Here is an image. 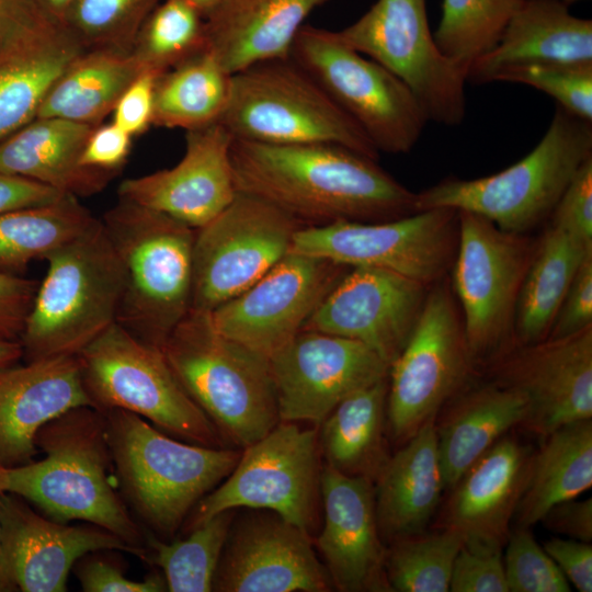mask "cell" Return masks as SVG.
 I'll return each mask as SVG.
<instances>
[{"instance_id": "5b68a950", "label": "cell", "mask_w": 592, "mask_h": 592, "mask_svg": "<svg viewBox=\"0 0 592 592\" xmlns=\"http://www.w3.org/2000/svg\"><path fill=\"white\" fill-rule=\"evenodd\" d=\"M160 349L223 440L244 448L281 422L267 358L217 331L209 312L191 309Z\"/></svg>"}, {"instance_id": "be15d7a7", "label": "cell", "mask_w": 592, "mask_h": 592, "mask_svg": "<svg viewBox=\"0 0 592 592\" xmlns=\"http://www.w3.org/2000/svg\"><path fill=\"white\" fill-rule=\"evenodd\" d=\"M580 1H584V0H565V2H566L568 5H571V4L577 3V2H580Z\"/></svg>"}, {"instance_id": "7a4b0ae2", "label": "cell", "mask_w": 592, "mask_h": 592, "mask_svg": "<svg viewBox=\"0 0 592 592\" xmlns=\"http://www.w3.org/2000/svg\"><path fill=\"white\" fill-rule=\"evenodd\" d=\"M39 460L1 467L0 491L12 493L62 523L100 526L147 561L145 531L117 491L104 413L77 407L44 424L35 439Z\"/></svg>"}, {"instance_id": "6da1fadb", "label": "cell", "mask_w": 592, "mask_h": 592, "mask_svg": "<svg viewBox=\"0 0 592 592\" xmlns=\"http://www.w3.org/2000/svg\"><path fill=\"white\" fill-rule=\"evenodd\" d=\"M230 157L237 192L274 205L304 227L386 221L418 212L417 193L377 159L341 145L234 139Z\"/></svg>"}, {"instance_id": "9f6ffc18", "label": "cell", "mask_w": 592, "mask_h": 592, "mask_svg": "<svg viewBox=\"0 0 592 592\" xmlns=\"http://www.w3.org/2000/svg\"><path fill=\"white\" fill-rule=\"evenodd\" d=\"M555 534L565 535L587 543L592 540V499L578 498L553 505L540 522Z\"/></svg>"}, {"instance_id": "f907efd6", "label": "cell", "mask_w": 592, "mask_h": 592, "mask_svg": "<svg viewBox=\"0 0 592 592\" xmlns=\"http://www.w3.org/2000/svg\"><path fill=\"white\" fill-rule=\"evenodd\" d=\"M592 327V255L576 273L546 339H558Z\"/></svg>"}, {"instance_id": "b9f144b4", "label": "cell", "mask_w": 592, "mask_h": 592, "mask_svg": "<svg viewBox=\"0 0 592 592\" xmlns=\"http://www.w3.org/2000/svg\"><path fill=\"white\" fill-rule=\"evenodd\" d=\"M522 0H443L433 33L441 53L463 68L499 42Z\"/></svg>"}, {"instance_id": "74e56055", "label": "cell", "mask_w": 592, "mask_h": 592, "mask_svg": "<svg viewBox=\"0 0 592 592\" xmlns=\"http://www.w3.org/2000/svg\"><path fill=\"white\" fill-rule=\"evenodd\" d=\"M78 197L0 213V273L20 275L29 264L83 232L94 220Z\"/></svg>"}, {"instance_id": "5bb4252c", "label": "cell", "mask_w": 592, "mask_h": 592, "mask_svg": "<svg viewBox=\"0 0 592 592\" xmlns=\"http://www.w3.org/2000/svg\"><path fill=\"white\" fill-rule=\"evenodd\" d=\"M457 240L458 213L441 207L386 221L303 227L294 235L291 253L386 270L432 286L452 267Z\"/></svg>"}, {"instance_id": "f6af8a7d", "label": "cell", "mask_w": 592, "mask_h": 592, "mask_svg": "<svg viewBox=\"0 0 592 592\" xmlns=\"http://www.w3.org/2000/svg\"><path fill=\"white\" fill-rule=\"evenodd\" d=\"M509 592H569L571 585L534 537L531 527L514 526L504 545Z\"/></svg>"}, {"instance_id": "7bdbcfd3", "label": "cell", "mask_w": 592, "mask_h": 592, "mask_svg": "<svg viewBox=\"0 0 592 592\" xmlns=\"http://www.w3.org/2000/svg\"><path fill=\"white\" fill-rule=\"evenodd\" d=\"M161 0H75L62 27L83 50L132 52L137 33Z\"/></svg>"}, {"instance_id": "8992f818", "label": "cell", "mask_w": 592, "mask_h": 592, "mask_svg": "<svg viewBox=\"0 0 592 592\" xmlns=\"http://www.w3.org/2000/svg\"><path fill=\"white\" fill-rule=\"evenodd\" d=\"M19 339L25 361L76 356L116 322L124 272L101 219L45 259Z\"/></svg>"}, {"instance_id": "836d02e7", "label": "cell", "mask_w": 592, "mask_h": 592, "mask_svg": "<svg viewBox=\"0 0 592 592\" xmlns=\"http://www.w3.org/2000/svg\"><path fill=\"white\" fill-rule=\"evenodd\" d=\"M145 70L132 52L83 50L56 79L36 117L98 126L122 93Z\"/></svg>"}, {"instance_id": "7402d4cb", "label": "cell", "mask_w": 592, "mask_h": 592, "mask_svg": "<svg viewBox=\"0 0 592 592\" xmlns=\"http://www.w3.org/2000/svg\"><path fill=\"white\" fill-rule=\"evenodd\" d=\"M333 588L310 534L280 515L253 514L230 526L213 591L326 592Z\"/></svg>"}, {"instance_id": "4dcf8cb0", "label": "cell", "mask_w": 592, "mask_h": 592, "mask_svg": "<svg viewBox=\"0 0 592 592\" xmlns=\"http://www.w3.org/2000/svg\"><path fill=\"white\" fill-rule=\"evenodd\" d=\"M374 490L378 527L386 545L428 528L446 491L434 418L389 456Z\"/></svg>"}, {"instance_id": "ba28073f", "label": "cell", "mask_w": 592, "mask_h": 592, "mask_svg": "<svg viewBox=\"0 0 592 592\" xmlns=\"http://www.w3.org/2000/svg\"><path fill=\"white\" fill-rule=\"evenodd\" d=\"M219 123L234 139L272 144H335L374 159L378 150L326 91L289 56L231 75Z\"/></svg>"}, {"instance_id": "60d3db41", "label": "cell", "mask_w": 592, "mask_h": 592, "mask_svg": "<svg viewBox=\"0 0 592 592\" xmlns=\"http://www.w3.org/2000/svg\"><path fill=\"white\" fill-rule=\"evenodd\" d=\"M206 49L205 18L183 0H161L140 26L132 54L158 75Z\"/></svg>"}, {"instance_id": "83f0119b", "label": "cell", "mask_w": 592, "mask_h": 592, "mask_svg": "<svg viewBox=\"0 0 592 592\" xmlns=\"http://www.w3.org/2000/svg\"><path fill=\"white\" fill-rule=\"evenodd\" d=\"M530 64H592V21L565 0H522L497 45L468 67L467 81L492 82L498 71Z\"/></svg>"}, {"instance_id": "4fadbf2b", "label": "cell", "mask_w": 592, "mask_h": 592, "mask_svg": "<svg viewBox=\"0 0 592 592\" xmlns=\"http://www.w3.org/2000/svg\"><path fill=\"white\" fill-rule=\"evenodd\" d=\"M318 431L278 422L243 448L232 471L184 522L189 532L212 516L248 508L273 512L310 534L320 494Z\"/></svg>"}, {"instance_id": "52a82bcc", "label": "cell", "mask_w": 592, "mask_h": 592, "mask_svg": "<svg viewBox=\"0 0 592 592\" xmlns=\"http://www.w3.org/2000/svg\"><path fill=\"white\" fill-rule=\"evenodd\" d=\"M590 157L592 122L557 105L546 133L524 158L488 177L443 180L417 193V210H466L487 218L501 230L525 234L550 216Z\"/></svg>"}, {"instance_id": "9c48e42d", "label": "cell", "mask_w": 592, "mask_h": 592, "mask_svg": "<svg viewBox=\"0 0 592 592\" xmlns=\"http://www.w3.org/2000/svg\"><path fill=\"white\" fill-rule=\"evenodd\" d=\"M76 356L95 409L125 410L167 434L223 447L217 429L180 384L160 348L114 322Z\"/></svg>"}, {"instance_id": "680465c9", "label": "cell", "mask_w": 592, "mask_h": 592, "mask_svg": "<svg viewBox=\"0 0 592 592\" xmlns=\"http://www.w3.org/2000/svg\"><path fill=\"white\" fill-rule=\"evenodd\" d=\"M23 357L20 341L0 334V367L18 363Z\"/></svg>"}, {"instance_id": "603a6c76", "label": "cell", "mask_w": 592, "mask_h": 592, "mask_svg": "<svg viewBox=\"0 0 592 592\" xmlns=\"http://www.w3.org/2000/svg\"><path fill=\"white\" fill-rule=\"evenodd\" d=\"M232 140L219 122L186 130L185 151L175 166L124 180L117 189L118 197L201 228L237 194Z\"/></svg>"}, {"instance_id": "e7e4bbea", "label": "cell", "mask_w": 592, "mask_h": 592, "mask_svg": "<svg viewBox=\"0 0 592 592\" xmlns=\"http://www.w3.org/2000/svg\"><path fill=\"white\" fill-rule=\"evenodd\" d=\"M0 496H1V491H0ZM0 553H1V547H0Z\"/></svg>"}, {"instance_id": "e575fe53", "label": "cell", "mask_w": 592, "mask_h": 592, "mask_svg": "<svg viewBox=\"0 0 592 592\" xmlns=\"http://www.w3.org/2000/svg\"><path fill=\"white\" fill-rule=\"evenodd\" d=\"M592 249L549 225L535 242L514 318L516 345L545 340L576 273Z\"/></svg>"}, {"instance_id": "94428289", "label": "cell", "mask_w": 592, "mask_h": 592, "mask_svg": "<svg viewBox=\"0 0 592 592\" xmlns=\"http://www.w3.org/2000/svg\"><path fill=\"white\" fill-rule=\"evenodd\" d=\"M193 5L206 19L223 0H183Z\"/></svg>"}, {"instance_id": "ac0fdd59", "label": "cell", "mask_w": 592, "mask_h": 592, "mask_svg": "<svg viewBox=\"0 0 592 592\" xmlns=\"http://www.w3.org/2000/svg\"><path fill=\"white\" fill-rule=\"evenodd\" d=\"M267 361L280 421L317 425L344 398L389 372L366 345L315 330H301Z\"/></svg>"}, {"instance_id": "7dc6e473", "label": "cell", "mask_w": 592, "mask_h": 592, "mask_svg": "<svg viewBox=\"0 0 592 592\" xmlns=\"http://www.w3.org/2000/svg\"><path fill=\"white\" fill-rule=\"evenodd\" d=\"M503 548L463 543L453 565L452 592H509Z\"/></svg>"}, {"instance_id": "9a60e30c", "label": "cell", "mask_w": 592, "mask_h": 592, "mask_svg": "<svg viewBox=\"0 0 592 592\" xmlns=\"http://www.w3.org/2000/svg\"><path fill=\"white\" fill-rule=\"evenodd\" d=\"M338 33L350 47L399 77L429 122L455 126L464 121L467 71L439 49L425 0H377Z\"/></svg>"}, {"instance_id": "44dd1931", "label": "cell", "mask_w": 592, "mask_h": 592, "mask_svg": "<svg viewBox=\"0 0 592 592\" xmlns=\"http://www.w3.org/2000/svg\"><path fill=\"white\" fill-rule=\"evenodd\" d=\"M0 577L15 591L64 592L75 563L101 549L137 553L113 533L55 521L12 493L0 496Z\"/></svg>"}, {"instance_id": "f5cc1de1", "label": "cell", "mask_w": 592, "mask_h": 592, "mask_svg": "<svg viewBox=\"0 0 592 592\" xmlns=\"http://www.w3.org/2000/svg\"><path fill=\"white\" fill-rule=\"evenodd\" d=\"M132 136L113 122L95 126L81 155L86 168L117 177L127 162Z\"/></svg>"}, {"instance_id": "f546056e", "label": "cell", "mask_w": 592, "mask_h": 592, "mask_svg": "<svg viewBox=\"0 0 592 592\" xmlns=\"http://www.w3.org/2000/svg\"><path fill=\"white\" fill-rule=\"evenodd\" d=\"M94 127L58 117H35L0 141V172L78 198L101 193L115 175L81 163Z\"/></svg>"}, {"instance_id": "4316f807", "label": "cell", "mask_w": 592, "mask_h": 592, "mask_svg": "<svg viewBox=\"0 0 592 592\" xmlns=\"http://www.w3.org/2000/svg\"><path fill=\"white\" fill-rule=\"evenodd\" d=\"M526 396L487 378H476L436 413L434 428L446 491L501 437L521 430Z\"/></svg>"}, {"instance_id": "6f0895ef", "label": "cell", "mask_w": 592, "mask_h": 592, "mask_svg": "<svg viewBox=\"0 0 592 592\" xmlns=\"http://www.w3.org/2000/svg\"><path fill=\"white\" fill-rule=\"evenodd\" d=\"M62 195L42 183L0 172V213L52 203Z\"/></svg>"}, {"instance_id": "ffe728a7", "label": "cell", "mask_w": 592, "mask_h": 592, "mask_svg": "<svg viewBox=\"0 0 592 592\" xmlns=\"http://www.w3.org/2000/svg\"><path fill=\"white\" fill-rule=\"evenodd\" d=\"M431 286L373 267H351L303 330L357 341L388 365L408 341Z\"/></svg>"}, {"instance_id": "cb8c5ba5", "label": "cell", "mask_w": 592, "mask_h": 592, "mask_svg": "<svg viewBox=\"0 0 592 592\" xmlns=\"http://www.w3.org/2000/svg\"><path fill=\"white\" fill-rule=\"evenodd\" d=\"M323 526L316 546L332 585L342 592H391L376 516L374 482L321 467Z\"/></svg>"}, {"instance_id": "d6a6232c", "label": "cell", "mask_w": 592, "mask_h": 592, "mask_svg": "<svg viewBox=\"0 0 592 592\" xmlns=\"http://www.w3.org/2000/svg\"><path fill=\"white\" fill-rule=\"evenodd\" d=\"M592 486V419L563 425L534 448L514 526L532 527L555 504Z\"/></svg>"}, {"instance_id": "91938a15", "label": "cell", "mask_w": 592, "mask_h": 592, "mask_svg": "<svg viewBox=\"0 0 592 592\" xmlns=\"http://www.w3.org/2000/svg\"><path fill=\"white\" fill-rule=\"evenodd\" d=\"M39 5L62 26L66 12L75 0H36Z\"/></svg>"}, {"instance_id": "6125c7cd", "label": "cell", "mask_w": 592, "mask_h": 592, "mask_svg": "<svg viewBox=\"0 0 592 592\" xmlns=\"http://www.w3.org/2000/svg\"><path fill=\"white\" fill-rule=\"evenodd\" d=\"M15 591L11 584L0 577V592Z\"/></svg>"}, {"instance_id": "484cf974", "label": "cell", "mask_w": 592, "mask_h": 592, "mask_svg": "<svg viewBox=\"0 0 592 592\" xmlns=\"http://www.w3.org/2000/svg\"><path fill=\"white\" fill-rule=\"evenodd\" d=\"M83 406L93 407L77 356L1 366L0 466L13 467L33 460L39 429L66 411Z\"/></svg>"}, {"instance_id": "db71d44e", "label": "cell", "mask_w": 592, "mask_h": 592, "mask_svg": "<svg viewBox=\"0 0 592 592\" xmlns=\"http://www.w3.org/2000/svg\"><path fill=\"white\" fill-rule=\"evenodd\" d=\"M38 282L0 273V334L18 340L36 294Z\"/></svg>"}, {"instance_id": "ee69618b", "label": "cell", "mask_w": 592, "mask_h": 592, "mask_svg": "<svg viewBox=\"0 0 592 592\" xmlns=\"http://www.w3.org/2000/svg\"><path fill=\"white\" fill-rule=\"evenodd\" d=\"M492 81L530 86L570 114L592 122V64H530L504 68Z\"/></svg>"}, {"instance_id": "3957f363", "label": "cell", "mask_w": 592, "mask_h": 592, "mask_svg": "<svg viewBox=\"0 0 592 592\" xmlns=\"http://www.w3.org/2000/svg\"><path fill=\"white\" fill-rule=\"evenodd\" d=\"M104 413L119 493L141 527L161 539L183 526L196 503L237 465L240 452L170 437L121 409Z\"/></svg>"}, {"instance_id": "8fae6325", "label": "cell", "mask_w": 592, "mask_h": 592, "mask_svg": "<svg viewBox=\"0 0 592 592\" xmlns=\"http://www.w3.org/2000/svg\"><path fill=\"white\" fill-rule=\"evenodd\" d=\"M289 57L360 127L378 152H409L429 122L410 88L345 44L338 31L305 24Z\"/></svg>"}, {"instance_id": "e0dca14e", "label": "cell", "mask_w": 592, "mask_h": 592, "mask_svg": "<svg viewBox=\"0 0 592 592\" xmlns=\"http://www.w3.org/2000/svg\"><path fill=\"white\" fill-rule=\"evenodd\" d=\"M351 267L288 253L238 296L209 311L225 337L269 358L299 333Z\"/></svg>"}, {"instance_id": "c3c4849f", "label": "cell", "mask_w": 592, "mask_h": 592, "mask_svg": "<svg viewBox=\"0 0 592 592\" xmlns=\"http://www.w3.org/2000/svg\"><path fill=\"white\" fill-rule=\"evenodd\" d=\"M62 29L36 0H0V55L33 45Z\"/></svg>"}, {"instance_id": "f35d334b", "label": "cell", "mask_w": 592, "mask_h": 592, "mask_svg": "<svg viewBox=\"0 0 592 592\" xmlns=\"http://www.w3.org/2000/svg\"><path fill=\"white\" fill-rule=\"evenodd\" d=\"M234 510L220 512L189 531L185 538L167 543L145 531L146 562L163 572L167 591L208 592L224 549Z\"/></svg>"}, {"instance_id": "ab89813d", "label": "cell", "mask_w": 592, "mask_h": 592, "mask_svg": "<svg viewBox=\"0 0 592 592\" xmlns=\"http://www.w3.org/2000/svg\"><path fill=\"white\" fill-rule=\"evenodd\" d=\"M464 543L460 533L433 527L386 545L385 571L391 591L448 592L454 560Z\"/></svg>"}, {"instance_id": "1f68e13d", "label": "cell", "mask_w": 592, "mask_h": 592, "mask_svg": "<svg viewBox=\"0 0 592 592\" xmlns=\"http://www.w3.org/2000/svg\"><path fill=\"white\" fill-rule=\"evenodd\" d=\"M388 377L344 398L319 424L326 465L375 481L389 458L386 403Z\"/></svg>"}, {"instance_id": "d6986e66", "label": "cell", "mask_w": 592, "mask_h": 592, "mask_svg": "<svg viewBox=\"0 0 592 592\" xmlns=\"http://www.w3.org/2000/svg\"><path fill=\"white\" fill-rule=\"evenodd\" d=\"M482 374L526 396L530 409L521 430L539 440L569 423L592 419V327L516 345Z\"/></svg>"}, {"instance_id": "d590c367", "label": "cell", "mask_w": 592, "mask_h": 592, "mask_svg": "<svg viewBox=\"0 0 592 592\" xmlns=\"http://www.w3.org/2000/svg\"><path fill=\"white\" fill-rule=\"evenodd\" d=\"M83 49L62 29L0 55V141L33 121L48 90Z\"/></svg>"}, {"instance_id": "f1b7e54d", "label": "cell", "mask_w": 592, "mask_h": 592, "mask_svg": "<svg viewBox=\"0 0 592 592\" xmlns=\"http://www.w3.org/2000/svg\"><path fill=\"white\" fill-rule=\"evenodd\" d=\"M330 0H223L205 19L206 48L230 75L289 56L308 15Z\"/></svg>"}, {"instance_id": "11a10c76", "label": "cell", "mask_w": 592, "mask_h": 592, "mask_svg": "<svg viewBox=\"0 0 592 592\" xmlns=\"http://www.w3.org/2000/svg\"><path fill=\"white\" fill-rule=\"evenodd\" d=\"M543 548L556 562L566 579L580 592L592 591V545L591 543L551 537Z\"/></svg>"}, {"instance_id": "7c38bea8", "label": "cell", "mask_w": 592, "mask_h": 592, "mask_svg": "<svg viewBox=\"0 0 592 592\" xmlns=\"http://www.w3.org/2000/svg\"><path fill=\"white\" fill-rule=\"evenodd\" d=\"M479 376L456 297L439 281L430 287L408 341L389 365L386 418L390 440L402 445Z\"/></svg>"}, {"instance_id": "8d00e7d4", "label": "cell", "mask_w": 592, "mask_h": 592, "mask_svg": "<svg viewBox=\"0 0 592 592\" xmlns=\"http://www.w3.org/2000/svg\"><path fill=\"white\" fill-rule=\"evenodd\" d=\"M230 83L231 75L206 48L158 77L152 125L186 132L218 123Z\"/></svg>"}, {"instance_id": "681fc988", "label": "cell", "mask_w": 592, "mask_h": 592, "mask_svg": "<svg viewBox=\"0 0 592 592\" xmlns=\"http://www.w3.org/2000/svg\"><path fill=\"white\" fill-rule=\"evenodd\" d=\"M549 217L551 226L592 249V157L578 169Z\"/></svg>"}, {"instance_id": "816d5d0a", "label": "cell", "mask_w": 592, "mask_h": 592, "mask_svg": "<svg viewBox=\"0 0 592 592\" xmlns=\"http://www.w3.org/2000/svg\"><path fill=\"white\" fill-rule=\"evenodd\" d=\"M160 75L140 73L122 93L112 111V122L132 137L152 125L155 87Z\"/></svg>"}, {"instance_id": "30bf717a", "label": "cell", "mask_w": 592, "mask_h": 592, "mask_svg": "<svg viewBox=\"0 0 592 592\" xmlns=\"http://www.w3.org/2000/svg\"><path fill=\"white\" fill-rule=\"evenodd\" d=\"M457 213L453 293L470 357L481 375L516 346V304L536 241L501 230L477 214Z\"/></svg>"}, {"instance_id": "bcb514c9", "label": "cell", "mask_w": 592, "mask_h": 592, "mask_svg": "<svg viewBox=\"0 0 592 592\" xmlns=\"http://www.w3.org/2000/svg\"><path fill=\"white\" fill-rule=\"evenodd\" d=\"M116 550L101 549L83 555L72 570L84 592H161L167 591L164 578L158 572L136 581L114 555Z\"/></svg>"}, {"instance_id": "d4e9b609", "label": "cell", "mask_w": 592, "mask_h": 592, "mask_svg": "<svg viewBox=\"0 0 592 592\" xmlns=\"http://www.w3.org/2000/svg\"><path fill=\"white\" fill-rule=\"evenodd\" d=\"M533 451L512 432L501 437L447 490L433 527L455 530L467 544L504 548Z\"/></svg>"}, {"instance_id": "2e32d148", "label": "cell", "mask_w": 592, "mask_h": 592, "mask_svg": "<svg viewBox=\"0 0 592 592\" xmlns=\"http://www.w3.org/2000/svg\"><path fill=\"white\" fill-rule=\"evenodd\" d=\"M303 227L274 205L237 192L196 229L191 309L209 312L248 289L291 253Z\"/></svg>"}, {"instance_id": "277c9868", "label": "cell", "mask_w": 592, "mask_h": 592, "mask_svg": "<svg viewBox=\"0 0 592 592\" xmlns=\"http://www.w3.org/2000/svg\"><path fill=\"white\" fill-rule=\"evenodd\" d=\"M101 220L124 272L116 322L161 348L191 310L196 229L119 197Z\"/></svg>"}]
</instances>
